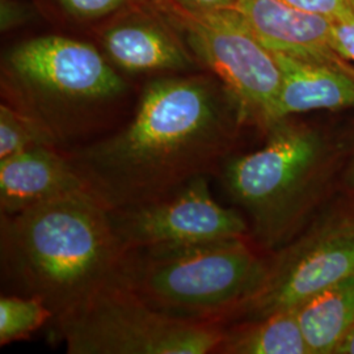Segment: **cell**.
Returning a JSON list of instances; mask_svg holds the SVG:
<instances>
[{
    "mask_svg": "<svg viewBox=\"0 0 354 354\" xmlns=\"http://www.w3.org/2000/svg\"><path fill=\"white\" fill-rule=\"evenodd\" d=\"M344 185L345 188L354 194V150L352 155L345 165V174H344Z\"/></svg>",
    "mask_w": 354,
    "mask_h": 354,
    "instance_id": "22",
    "label": "cell"
},
{
    "mask_svg": "<svg viewBox=\"0 0 354 354\" xmlns=\"http://www.w3.org/2000/svg\"><path fill=\"white\" fill-rule=\"evenodd\" d=\"M54 324L70 354L215 353L225 329L160 313L120 279Z\"/></svg>",
    "mask_w": 354,
    "mask_h": 354,
    "instance_id": "6",
    "label": "cell"
},
{
    "mask_svg": "<svg viewBox=\"0 0 354 354\" xmlns=\"http://www.w3.org/2000/svg\"><path fill=\"white\" fill-rule=\"evenodd\" d=\"M266 130L263 147L230 156L221 171L228 196L250 218V236L272 251L292 241L320 203L344 147L289 117Z\"/></svg>",
    "mask_w": 354,
    "mask_h": 354,
    "instance_id": "3",
    "label": "cell"
},
{
    "mask_svg": "<svg viewBox=\"0 0 354 354\" xmlns=\"http://www.w3.org/2000/svg\"><path fill=\"white\" fill-rule=\"evenodd\" d=\"M38 146L57 147L49 133L35 118L16 109L15 106L1 104L0 159Z\"/></svg>",
    "mask_w": 354,
    "mask_h": 354,
    "instance_id": "17",
    "label": "cell"
},
{
    "mask_svg": "<svg viewBox=\"0 0 354 354\" xmlns=\"http://www.w3.org/2000/svg\"><path fill=\"white\" fill-rule=\"evenodd\" d=\"M244 120L210 79L165 77L145 88L127 127L64 152L89 193L115 212L163 200L221 169Z\"/></svg>",
    "mask_w": 354,
    "mask_h": 354,
    "instance_id": "1",
    "label": "cell"
},
{
    "mask_svg": "<svg viewBox=\"0 0 354 354\" xmlns=\"http://www.w3.org/2000/svg\"><path fill=\"white\" fill-rule=\"evenodd\" d=\"M353 276L354 215H342L279 248L269 259L260 289L226 324L297 308L317 292Z\"/></svg>",
    "mask_w": 354,
    "mask_h": 354,
    "instance_id": "8",
    "label": "cell"
},
{
    "mask_svg": "<svg viewBox=\"0 0 354 354\" xmlns=\"http://www.w3.org/2000/svg\"><path fill=\"white\" fill-rule=\"evenodd\" d=\"M335 354H354V327L342 340Z\"/></svg>",
    "mask_w": 354,
    "mask_h": 354,
    "instance_id": "23",
    "label": "cell"
},
{
    "mask_svg": "<svg viewBox=\"0 0 354 354\" xmlns=\"http://www.w3.org/2000/svg\"><path fill=\"white\" fill-rule=\"evenodd\" d=\"M0 216L3 279L16 295L41 299L53 322L118 279L127 250L111 212L88 190Z\"/></svg>",
    "mask_w": 354,
    "mask_h": 354,
    "instance_id": "2",
    "label": "cell"
},
{
    "mask_svg": "<svg viewBox=\"0 0 354 354\" xmlns=\"http://www.w3.org/2000/svg\"><path fill=\"white\" fill-rule=\"evenodd\" d=\"M337 50L349 62H354V17L335 21Z\"/></svg>",
    "mask_w": 354,
    "mask_h": 354,
    "instance_id": "20",
    "label": "cell"
},
{
    "mask_svg": "<svg viewBox=\"0 0 354 354\" xmlns=\"http://www.w3.org/2000/svg\"><path fill=\"white\" fill-rule=\"evenodd\" d=\"M259 248L248 235L130 250L118 279L169 317L225 326L266 279Z\"/></svg>",
    "mask_w": 354,
    "mask_h": 354,
    "instance_id": "4",
    "label": "cell"
},
{
    "mask_svg": "<svg viewBox=\"0 0 354 354\" xmlns=\"http://www.w3.org/2000/svg\"><path fill=\"white\" fill-rule=\"evenodd\" d=\"M127 0H59L64 10L76 17H102L122 7Z\"/></svg>",
    "mask_w": 354,
    "mask_h": 354,
    "instance_id": "19",
    "label": "cell"
},
{
    "mask_svg": "<svg viewBox=\"0 0 354 354\" xmlns=\"http://www.w3.org/2000/svg\"><path fill=\"white\" fill-rule=\"evenodd\" d=\"M111 216L117 236L127 252L159 244L218 241L250 235V226L244 216L213 198L206 176L192 180L163 200L111 212Z\"/></svg>",
    "mask_w": 354,
    "mask_h": 354,
    "instance_id": "9",
    "label": "cell"
},
{
    "mask_svg": "<svg viewBox=\"0 0 354 354\" xmlns=\"http://www.w3.org/2000/svg\"><path fill=\"white\" fill-rule=\"evenodd\" d=\"M87 190L67 153L38 146L0 159V212L16 214L68 193Z\"/></svg>",
    "mask_w": 354,
    "mask_h": 354,
    "instance_id": "11",
    "label": "cell"
},
{
    "mask_svg": "<svg viewBox=\"0 0 354 354\" xmlns=\"http://www.w3.org/2000/svg\"><path fill=\"white\" fill-rule=\"evenodd\" d=\"M53 319L50 308L38 298L3 295L0 298V345L24 340Z\"/></svg>",
    "mask_w": 354,
    "mask_h": 354,
    "instance_id": "16",
    "label": "cell"
},
{
    "mask_svg": "<svg viewBox=\"0 0 354 354\" xmlns=\"http://www.w3.org/2000/svg\"><path fill=\"white\" fill-rule=\"evenodd\" d=\"M310 354H335L354 327V276L295 308Z\"/></svg>",
    "mask_w": 354,
    "mask_h": 354,
    "instance_id": "14",
    "label": "cell"
},
{
    "mask_svg": "<svg viewBox=\"0 0 354 354\" xmlns=\"http://www.w3.org/2000/svg\"><path fill=\"white\" fill-rule=\"evenodd\" d=\"M281 89L273 122L313 111L354 109V67L273 51Z\"/></svg>",
    "mask_w": 354,
    "mask_h": 354,
    "instance_id": "12",
    "label": "cell"
},
{
    "mask_svg": "<svg viewBox=\"0 0 354 354\" xmlns=\"http://www.w3.org/2000/svg\"><path fill=\"white\" fill-rule=\"evenodd\" d=\"M295 8L327 16L335 21L354 17V0H282Z\"/></svg>",
    "mask_w": 354,
    "mask_h": 354,
    "instance_id": "18",
    "label": "cell"
},
{
    "mask_svg": "<svg viewBox=\"0 0 354 354\" xmlns=\"http://www.w3.org/2000/svg\"><path fill=\"white\" fill-rule=\"evenodd\" d=\"M104 48L118 67L130 73L188 70L193 61L172 35L149 21H127L106 29Z\"/></svg>",
    "mask_w": 354,
    "mask_h": 354,
    "instance_id": "13",
    "label": "cell"
},
{
    "mask_svg": "<svg viewBox=\"0 0 354 354\" xmlns=\"http://www.w3.org/2000/svg\"><path fill=\"white\" fill-rule=\"evenodd\" d=\"M268 49L351 66L337 50L335 20L282 0H238L235 8Z\"/></svg>",
    "mask_w": 354,
    "mask_h": 354,
    "instance_id": "10",
    "label": "cell"
},
{
    "mask_svg": "<svg viewBox=\"0 0 354 354\" xmlns=\"http://www.w3.org/2000/svg\"><path fill=\"white\" fill-rule=\"evenodd\" d=\"M215 353L310 354L295 308L225 326Z\"/></svg>",
    "mask_w": 354,
    "mask_h": 354,
    "instance_id": "15",
    "label": "cell"
},
{
    "mask_svg": "<svg viewBox=\"0 0 354 354\" xmlns=\"http://www.w3.org/2000/svg\"><path fill=\"white\" fill-rule=\"evenodd\" d=\"M165 11L187 32L200 61L219 77L245 120L273 124L281 89V68L273 51L236 10L200 11L169 0Z\"/></svg>",
    "mask_w": 354,
    "mask_h": 354,
    "instance_id": "7",
    "label": "cell"
},
{
    "mask_svg": "<svg viewBox=\"0 0 354 354\" xmlns=\"http://www.w3.org/2000/svg\"><path fill=\"white\" fill-rule=\"evenodd\" d=\"M7 74L15 108L35 118L58 149L75 140L68 111L112 102L127 88L95 46L61 36L33 38L15 48Z\"/></svg>",
    "mask_w": 354,
    "mask_h": 354,
    "instance_id": "5",
    "label": "cell"
},
{
    "mask_svg": "<svg viewBox=\"0 0 354 354\" xmlns=\"http://www.w3.org/2000/svg\"><path fill=\"white\" fill-rule=\"evenodd\" d=\"M178 4L192 10L214 11V10H234L238 0H174Z\"/></svg>",
    "mask_w": 354,
    "mask_h": 354,
    "instance_id": "21",
    "label": "cell"
}]
</instances>
